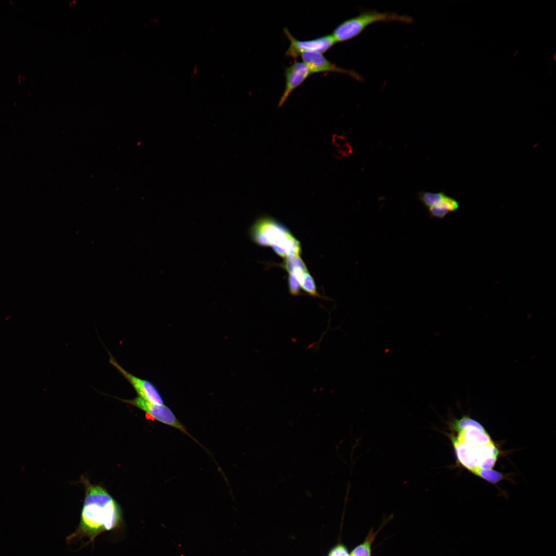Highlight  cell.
<instances>
[{
	"instance_id": "cell-1",
	"label": "cell",
	"mask_w": 556,
	"mask_h": 556,
	"mask_svg": "<svg viewBox=\"0 0 556 556\" xmlns=\"http://www.w3.org/2000/svg\"><path fill=\"white\" fill-rule=\"evenodd\" d=\"M85 497L79 525L74 532L66 537L70 543L86 538V545L94 544L100 534L120 529L123 526L122 510L118 502L102 487L93 485L82 476Z\"/></svg>"
},
{
	"instance_id": "cell-7",
	"label": "cell",
	"mask_w": 556,
	"mask_h": 556,
	"mask_svg": "<svg viewBox=\"0 0 556 556\" xmlns=\"http://www.w3.org/2000/svg\"><path fill=\"white\" fill-rule=\"evenodd\" d=\"M303 62L308 67L311 74L323 72L343 73L362 81V78L357 73L340 67L327 60L323 54L318 52L304 53L300 55Z\"/></svg>"
},
{
	"instance_id": "cell-4",
	"label": "cell",
	"mask_w": 556,
	"mask_h": 556,
	"mask_svg": "<svg viewBox=\"0 0 556 556\" xmlns=\"http://www.w3.org/2000/svg\"><path fill=\"white\" fill-rule=\"evenodd\" d=\"M123 402L134 406L151 416L153 419L164 424L173 427L194 439L186 428L176 418L170 409L165 405H157L148 402L140 396L132 399H123Z\"/></svg>"
},
{
	"instance_id": "cell-8",
	"label": "cell",
	"mask_w": 556,
	"mask_h": 556,
	"mask_svg": "<svg viewBox=\"0 0 556 556\" xmlns=\"http://www.w3.org/2000/svg\"><path fill=\"white\" fill-rule=\"evenodd\" d=\"M311 74L307 66L303 62L295 61L285 70V87L280 98L279 107L286 100L293 91L300 86Z\"/></svg>"
},
{
	"instance_id": "cell-2",
	"label": "cell",
	"mask_w": 556,
	"mask_h": 556,
	"mask_svg": "<svg viewBox=\"0 0 556 556\" xmlns=\"http://www.w3.org/2000/svg\"><path fill=\"white\" fill-rule=\"evenodd\" d=\"M250 235L256 244L264 247L271 246L281 257L285 258L291 253L300 254L299 241L283 224L271 217L258 219L251 227Z\"/></svg>"
},
{
	"instance_id": "cell-16",
	"label": "cell",
	"mask_w": 556,
	"mask_h": 556,
	"mask_svg": "<svg viewBox=\"0 0 556 556\" xmlns=\"http://www.w3.org/2000/svg\"><path fill=\"white\" fill-rule=\"evenodd\" d=\"M288 287L289 292L291 294L298 295L300 294V284L299 280L294 275L289 274Z\"/></svg>"
},
{
	"instance_id": "cell-14",
	"label": "cell",
	"mask_w": 556,
	"mask_h": 556,
	"mask_svg": "<svg viewBox=\"0 0 556 556\" xmlns=\"http://www.w3.org/2000/svg\"><path fill=\"white\" fill-rule=\"evenodd\" d=\"M298 280L300 286L306 292L314 297H320L317 293L314 280L308 271L303 273Z\"/></svg>"
},
{
	"instance_id": "cell-6",
	"label": "cell",
	"mask_w": 556,
	"mask_h": 556,
	"mask_svg": "<svg viewBox=\"0 0 556 556\" xmlns=\"http://www.w3.org/2000/svg\"><path fill=\"white\" fill-rule=\"evenodd\" d=\"M110 362L114 366L133 386L140 397L152 404L163 405L161 395L150 381L134 376L123 369L109 353Z\"/></svg>"
},
{
	"instance_id": "cell-12",
	"label": "cell",
	"mask_w": 556,
	"mask_h": 556,
	"mask_svg": "<svg viewBox=\"0 0 556 556\" xmlns=\"http://www.w3.org/2000/svg\"><path fill=\"white\" fill-rule=\"evenodd\" d=\"M450 424L451 429L456 431L468 428H475L481 430H485L480 423L468 415H464L460 419H454Z\"/></svg>"
},
{
	"instance_id": "cell-13",
	"label": "cell",
	"mask_w": 556,
	"mask_h": 556,
	"mask_svg": "<svg viewBox=\"0 0 556 556\" xmlns=\"http://www.w3.org/2000/svg\"><path fill=\"white\" fill-rule=\"evenodd\" d=\"M377 532L373 533L371 530L363 542L356 547L350 554V556H371V545Z\"/></svg>"
},
{
	"instance_id": "cell-3",
	"label": "cell",
	"mask_w": 556,
	"mask_h": 556,
	"mask_svg": "<svg viewBox=\"0 0 556 556\" xmlns=\"http://www.w3.org/2000/svg\"><path fill=\"white\" fill-rule=\"evenodd\" d=\"M391 22L410 24L413 19L409 16L393 12L365 11L341 23L335 28L331 35L336 43L345 42L356 37L373 23Z\"/></svg>"
},
{
	"instance_id": "cell-9",
	"label": "cell",
	"mask_w": 556,
	"mask_h": 556,
	"mask_svg": "<svg viewBox=\"0 0 556 556\" xmlns=\"http://www.w3.org/2000/svg\"><path fill=\"white\" fill-rule=\"evenodd\" d=\"M456 432H458L457 436L453 433L450 435L470 446H481L493 442L485 430H481L475 428H468Z\"/></svg>"
},
{
	"instance_id": "cell-10",
	"label": "cell",
	"mask_w": 556,
	"mask_h": 556,
	"mask_svg": "<svg viewBox=\"0 0 556 556\" xmlns=\"http://www.w3.org/2000/svg\"><path fill=\"white\" fill-rule=\"evenodd\" d=\"M283 266L290 274L294 275L297 278L308 271L300 255L293 253L289 254L285 257Z\"/></svg>"
},
{
	"instance_id": "cell-15",
	"label": "cell",
	"mask_w": 556,
	"mask_h": 556,
	"mask_svg": "<svg viewBox=\"0 0 556 556\" xmlns=\"http://www.w3.org/2000/svg\"><path fill=\"white\" fill-rule=\"evenodd\" d=\"M475 475L493 484L498 483L503 478V475L501 473L492 469H480Z\"/></svg>"
},
{
	"instance_id": "cell-17",
	"label": "cell",
	"mask_w": 556,
	"mask_h": 556,
	"mask_svg": "<svg viewBox=\"0 0 556 556\" xmlns=\"http://www.w3.org/2000/svg\"><path fill=\"white\" fill-rule=\"evenodd\" d=\"M328 556H350L346 549L339 545L335 547L329 553Z\"/></svg>"
},
{
	"instance_id": "cell-11",
	"label": "cell",
	"mask_w": 556,
	"mask_h": 556,
	"mask_svg": "<svg viewBox=\"0 0 556 556\" xmlns=\"http://www.w3.org/2000/svg\"><path fill=\"white\" fill-rule=\"evenodd\" d=\"M446 194L444 192L432 193L419 191L416 194L417 199L427 210L439 203Z\"/></svg>"
},
{
	"instance_id": "cell-5",
	"label": "cell",
	"mask_w": 556,
	"mask_h": 556,
	"mask_svg": "<svg viewBox=\"0 0 556 556\" xmlns=\"http://www.w3.org/2000/svg\"><path fill=\"white\" fill-rule=\"evenodd\" d=\"M284 32L290 41V45L285 55L293 58H298L304 53L318 52L323 54L336 43L331 34L313 40L300 41L295 38L287 28L284 29Z\"/></svg>"
}]
</instances>
